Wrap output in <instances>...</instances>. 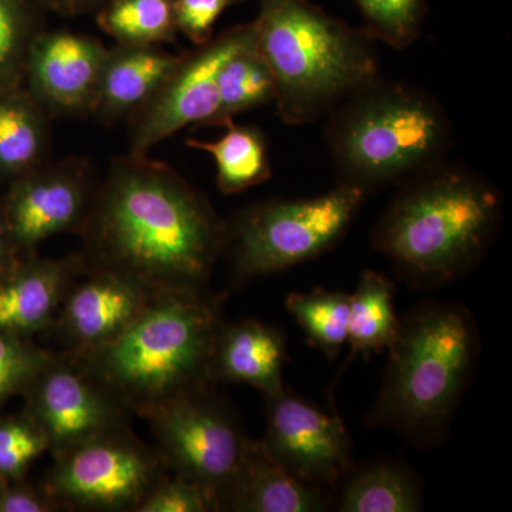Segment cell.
I'll return each mask as SVG.
<instances>
[{"instance_id": "obj_1", "label": "cell", "mask_w": 512, "mask_h": 512, "mask_svg": "<svg viewBox=\"0 0 512 512\" xmlns=\"http://www.w3.org/2000/svg\"><path fill=\"white\" fill-rule=\"evenodd\" d=\"M84 268L126 276L148 292L207 289L227 221L202 192L148 154L111 164L82 228Z\"/></svg>"}, {"instance_id": "obj_2", "label": "cell", "mask_w": 512, "mask_h": 512, "mask_svg": "<svg viewBox=\"0 0 512 512\" xmlns=\"http://www.w3.org/2000/svg\"><path fill=\"white\" fill-rule=\"evenodd\" d=\"M503 210V194L491 181L446 160L397 187L372 245L413 288H439L483 261Z\"/></svg>"}, {"instance_id": "obj_3", "label": "cell", "mask_w": 512, "mask_h": 512, "mask_svg": "<svg viewBox=\"0 0 512 512\" xmlns=\"http://www.w3.org/2000/svg\"><path fill=\"white\" fill-rule=\"evenodd\" d=\"M369 426L414 446H437L476 370L480 335L458 303L426 302L400 319Z\"/></svg>"}, {"instance_id": "obj_4", "label": "cell", "mask_w": 512, "mask_h": 512, "mask_svg": "<svg viewBox=\"0 0 512 512\" xmlns=\"http://www.w3.org/2000/svg\"><path fill=\"white\" fill-rule=\"evenodd\" d=\"M254 26L274 77L276 111L288 126L328 117L380 77L376 40L308 0H259Z\"/></svg>"}, {"instance_id": "obj_5", "label": "cell", "mask_w": 512, "mask_h": 512, "mask_svg": "<svg viewBox=\"0 0 512 512\" xmlns=\"http://www.w3.org/2000/svg\"><path fill=\"white\" fill-rule=\"evenodd\" d=\"M224 301L208 288L157 293L119 338L72 360L138 414L212 384V353L224 325Z\"/></svg>"}, {"instance_id": "obj_6", "label": "cell", "mask_w": 512, "mask_h": 512, "mask_svg": "<svg viewBox=\"0 0 512 512\" xmlns=\"http://www.w3.org/2000/svg\"><path fill=\"white\" fill-rule=\"evenodd\" d=\"M325 137L338 184L369 197L444 163L451 123L426 90L379 77L329 114Z\"/></svg>"}, {"instance_id": "obj_7", "label": "cell", "mask_w": 512, "mask_h": 512, "mask_svg": "<svg viewBox=\"0 0 512 512\" xmlns=\"http://www.w3.org/2000/svg\"><path fill=\"white\" fill-rule=\"evenodd\" d=\"M366 195L336 184L326 194L258 202L227 222V245L238 285L285 271L325 254L342 241Z\"/></svg>"}, {"instance_id": "obj_8", "label": "cell", "mask_w": 512, "mask_h": 512, "mask_svg": "<svg viewBox=\"0 0 512 512\" xmlns=\"http://www.w3.org/2000/svg\"><path fill=\"white\" fill-rule=\"evenodd\" d=\"M138 416L150 423L168 470L200 487L215 510H224L251 439L211 384L153 404Z\"/></svg>"}, {"instance_id": "obj_9", "label": "cell", "mask_w": 512, "mask_h": 512, "mask_svg": "<svg viewBox=\"0 0 512 512\" xmlns=\"http://www.w3.org/2000/svg\"><path fill=\"white\" fill-rule=\"evenodd\" d=\"M43 490L62 507L84 511H131L163 478L168 467L158 450L127 427L84 440L56 454Z\"/></svg>"}, {"instance_id": "obj_10", "label": "cell", "mask_w": 512, "mask_h": 512, "mask_svg": "<svg viewBox=\"0 0 512 512\" xmlns=\"http://www.w3.org/2000/svg\"><path fill=\"white\" fill-rule=\"evenodd\" d=\"M255 39L252 22L225 30L205 45L183 53L157 92L128 117V153L148 154L185 127H207L217 110L222 66Z\"/></svg>"}, {"instance_id": "obj_11", "label": "cell", "mask_w": 512, "mask_h": 512, "mask_svg": "<svg viewBox=\"0 0 512 512\" xmlns=\"http://www.w3.org/2000/svg\"><path fill=\"white\" fill-rule=\"evenodd\" d=\"M28 413L45 431L49 451L67 448L127 427L133 413L109 387L66 356H56L26 390Z\"/></svg>"}, {"instance_id": "obj_12", "label": "cell", "mask_w": 512, "mask_h": 512, "mask_svg": "<svg viewBox=\"0 0 512 512\" xmlns=\"http://www.w3.org/2000/svg\"><path fill=\"white\" fill-rule=\"evenodd\" d=\"M266 450L316 487H335L353 471L352 441L338 414L326 413L286 389L266 399Z\"/></svg>"}, {"instance_id": "obj_13", "label": "cell", "mask_w": 512, "mask_h": 512, "mask_svg": "<svg viewBox=\"0 0 512 512\" xmlns=\"http://www.w3.org/2000/svg\"><path fill=\"white\" fill-rule=\"evenodd\" d=\"M94 191L90 164L83 158L43 163L20 175L5 208L19 251L32 255L53 235L80 231Z\"/></svg>"}, {"instance_id": "obj_14", "label": "cell", "mask_w": 512, "mask_h": 512, "mask_svg": "<svg viewBox=\"0 0 512 512\" xmlns=\"http://www.w3.org/2000/svg\"><path fill=\"white\" fill-rule=\"evenodd\" d=\"M153 296L126 276L83 266L52 326L66 346L64 356L82 359L109 345L143 313Z\"/></svg>"}, {"instance_id": "obj_15", "label": "cell", "mask_w": 512, "mask_h": 512, "mask_svg": "<svg viewBox=\"0 0 512 512\" xmlns=\"http://www.w3.org/2000/svg\"><path fill=\"white\" fill-rule=\"evenodd\" d=\"M107 47L69 30L37 32L26 55L29 93L47 116L92 114Z\"/></svg>"}, {"instance_id": "obj_16", "label": "cell", "mask_w": 512, "mask_h": 512, "mask_svg": "<svg viewBox=\"0 0 512 512\" xmlns=\"http://www.w3.org/2000/svg\"><path fill=\"white\" fill-rule=\"evenodd\" d=\"M80 255H30L0 276V332L30 338L52 328L70 285L83 269Z\"/></svg>"}, {"instance_id": "obj_17", "label": "cell", "mask_w": 512, "mask_h": 512, "mask_svg": "<svg viewBox=\"0 0 512 512\" xmlns=\"http://www.w3.org/2000/svg\"><path fill=\"white\" fill-rule=\"evenodd\" d=\"M285 336L255 319L225 323L215 340L211 382L248 384L266 399L285 390Z\"/></svg>"}, {"instance_id": "obj_18", "label": "cell", "mask_w": 512, "mask_h": 512, "mask_svg": "<svg viewBox=\"0 0 512 512\" xmlns=\"http://www.w3.org/2000/svg\"><path fill=\"white\" fill-rule=\"evenodd\" d=\"M325 490L293 474L266 450L262 441H249L224 510L237 512L328 511Z\"/></svg>"}, {"instance_id": "obj_19", "label": "cell", "mask_w": 512, "mask_h": 512, "mask_svg": "<svg viewBox=\"0 0 512 512\" xmlns=\"http://www.w3.org/2000/svg\"><path fill=\"white\" fill-rule=\"evenodd\" d=\"M180 56L161 46L116 43L107 49L93 116L114 124L136 113L157 92Z\"/></svg>"}, {"instance_id": "obj_20", "label": "cell", "mask_w": 512, "mask_h": 512, "mask_svg": "<svg viewBox=\"0 0 512 512\" xmlns=\"http://www.w3.org/2000/svg\"><path fill=\"white\" fill-rule=\"evenodd\" d=\"M49 116L29 92L0 93V173L20 175L45 163Z\"/></svg>"}, {"instance_id": "obj_21", "label": "cell", "mask_w": 512, "mask_h": 512, "mask_svg": "<svg viewBox=\"0 0 512 512\" xmlns=\"http://www.w3.org/2000/svg\"><path fill=\"white\" fill-rule=\"evenodd\" d=\"M214 141L188 140L187 146L210 154L217 168L218 190L225 195L239 194L265 183L272 177L268 143L254 126L232 121Z\"/></svg>"}, {"instance_id": "obj_22", "label": "cell", "mask_w": 512, "mask_h": 512, "mask_svg": "<svg viewBox=\"0 0 512 512\" xmlns=\"http://www.w3.org/2000/svg\"><path fill=\"white\" fill-rule=\"evenodd\" d=\"M399 326L400 319L394 309L393 282L377 272H363L355 293L350 295V355L342 370L356 356L367 357L389 348Z\"/></svg>"}, {"instance_id": "obj_23", "label": "cell", "mask_w": 512, "mask_h": 512, "mask_svg": "<svg viewBox=\"0 0 512 512\" xmlns=\"http://www.w3.org/2000/svg\"><path fill=\"white\" fill-rule=\"evenodd\" d=\"M352 474V473H350ZM423 505L416 474L400 464L382 463L349 477L340 497L342 512H416Z\"/></svg>"}, {"instance_id": "obj_24", "label": "cell", "mask_w": 512, "mask_h": 512, "mask_svg": "<svg viewBox=\"0 0 512 512\" xmlns=\"http://www.w3.org/2000/svg\"><path fill=\"white\" fill-rule=\"evenodd\" d=\"M275 101V82L264 57L251 45L238 50L222 66L218 77V103L208 126L232 123L238 114Z\"/></svg>"}, {"instance_id": "obj_25", "label": "cell", "mask_w": 512, "mask_h": 512, "mask_svg": "<svg viewBox=\"0 0 512 512\" xmlns=\"http://www.w3.org/2000/svg\"><path fill=\"white\" fill-rule=\"evenodd\" d=\"M97 25L123 45L163 46L177 37V0H106Z\"/></svg>"}, {"instance_id": "obj_26", "label": "cell", "mask_w": 512, "mask_h": 512, "mask_svg": "<svg viewBox=\"0 0 512 512\" xmlns=\"http://www.w3.org/2000/svg\"><path fill=\"white\" fill-rule=\"evenodd\" d=\"M286 309L306 333L309 343L335 360L348 343L350 295L315 289L286 296Z\"/></svg>"}, {"instance_id": "obj_27", "label": "cell", "mask_w": 512, "mask_h": 512, "mask_svg": "<svg viewBox=\"0 0 512 512\" xmlns=\"http://www.w3.org/2000/svg\"><path fill=\"white\" fill-rule=\"evenodd\" d=\"M365 30L373 40L404 50L419 40L427 15V0H356Z\"/></svg>"}, {"instance_id": "obj_28", "label": "cell", "mask_w": 512, "mask_h": 512, "mask_svg": "<svg viewBox=\"0 0 512 512\" xmlns=\"http://www.w3.org/2000/svg\"><path fill=\"white\" fill-rule=\"evenodd\" d=\"M35 0H0V93L15 89L37 30Z\"/></svg>"}, {"instance_id": "obj_29", "label": "cell", "mask_w": 512, "mask_h": 512, "mask_svg": "<svg viewBox=\"0 0 512 512\" xmlns=\"http://www.w3.org/2000/svg\"><path fill=\"white\" fill-rule=\"evenodd\" d=\"M56 356L36 346L30 338L0 332V407L15 394L26 393Z\"/></svg>"}, {"instance_id": "obj_30", "label": "cell", "mask_w": 512, "mask_h": 512, "mask_svg": "<svg viewBox=\"0 0 512 512\" xmlns=\"http://www.w3.org/2000/svg\"><path fill=\"white\" fill-rule=\"evenodd\" d=\"M45 431L28 413L0 420V477L19 480L49 451Z\"/></svg>"}, {"instance_id": "obj_31", "label": "cell", "mask_w": 512, "mask_h": 512, "mask_svg": "<svg viewBox=\"0 0 512 512\" xmlns=\"http://www.w3.org/2000/svg\"><path fill=\"white\" fill-rule=\"evenodd\" d=\"M215 510L210 497L185 478L165 477L146 495L136 512H210Z\"/></svg>"}, {"instance_id": "obj_32", "label": "cell", "mask_w": 512, "mask_h": 512, "mask_svg": "<svg viewBox=\"0 0 512 512\" xmlns=\"http://www.w3.org/2000/svg\"><path fill=\"white\" fill-rule=\"evenodd\" d=\"M244 0H177V29L195 46L214 37V28L222 13Z\"/></svg>"}, {"instance_id": "obj_33", "label": "cell", "mask_w": 512, "mask_h": 512, "mask_svg": "<svg viewBox=\"0 0 512 512\" xmlns=\"http://www.w3.org/2000/svg\"><path fill=\"white\" fill-rule=\"evenodd\" d=\"M19 480L0 478V512H53L60 505L43 490Z\"/></svg>"}, {"instance_id": "obj_34", "label": "cell", "mask_w": 512, "mask_h": 512, "mask_svg": "<svg viewBox=\"0 0 512 512\" xmlns=\"http://www.w3.org/2000/svg\"><path fill=\"white\" fill-rule=\"evenodd\" d=\"M106 0H35L39 8L50 10L57 15L73 16L86 15V13L99 10Z\"/></svg>"}, {"instance_id": "obj_35", "label": "cell", "mask_w": 512, "mask_h": 512, "mask_svg": "<svg viewBox=\"0 0 512 512\" xmlns=\"http://www.w3.org/2000/svg\"><path fill=\"white\" fill-rule=\"evenodd\" d=\"M18 251L19 249L10 235L5 211H0V276L6 274L18 262V258H16Z\"/></svg>"}, {"instance_id": "obj_36", "label": "cell", "mask_w": 512, "mask_h": 512, "mask_svg": "<svg viewBox=\"0 0 512 512\" xmlns=\"http://www.w3.org/2000/svg\"><path fill=\"white\" fill-rule=\"evenodd\" d=\"M0 478H2V477H0Z\"/></svg>"}]
</instances>
